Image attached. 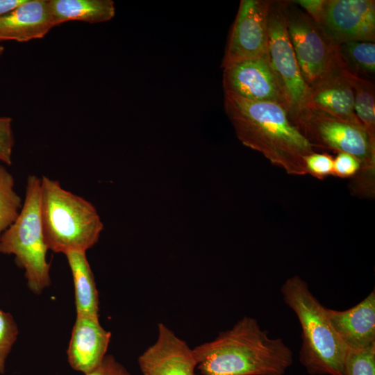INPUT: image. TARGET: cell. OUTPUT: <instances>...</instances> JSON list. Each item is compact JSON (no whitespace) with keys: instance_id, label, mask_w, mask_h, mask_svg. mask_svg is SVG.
I'll return each instance as SVG.
<instances>
[{"instance_id":"cell-1","label":"cell","mask_w":375,"mask_h":375,"mask_svg":"<svg viewBox=\"0 0 375 375\" xmlns=\"http://www.w3.org/2000/svg\"><path fill=\"white\" fill-rule=\"evenodd\" d=\"M224 109L244 146L260 153L288 174H307L304 160L315 152L314 147L292 123L283 106L224 92Z\"/></svg>"},{"instance_id":"cell-2","label":"cell","mask_w":375,"mask_h":375,"mask_svg":"<svg viewBox=\"0 0 375 375\" xmlns=\"http://www.w3.org/2000/svg\"><path fill=\"white\" fill-rule=\"evenodd\" d=\"M193 351L201 375H285L293 361L283 340L269 337L249 316Z\"/></svg>"},{"instance_id":"cell-3","label":"cell","mask_w":375,"mask_h":375,"mask_svg":"<svg viewBox=\"0 0 375 375\" xmlns=\"http://www.w3.org/2000/svg\"><path fill=\"white\" fill-rule=\"evenodd\" d=\"M285 304L296 315L301 329L299 360L310 375H345L349 349L333 329L324 308L299 276L281 288Z\"/></svg>"},{"instance_id":"cell-4","label":"cell","mask_w":375,"mask_h":375,"mask_svg":"<svg viewBox=\"0 0 375 375\" xmlns=\"http://www.w3.org/2000/svg\"><path fill=\"white\" fill-rule=\"evenodd\" d=\"M40 181V212L48 249L64 254L86 252L103 229L95 207L62 188L58 181L42 176Z\"/></svg>"},{"instance_id":"cell-5","label":"cell","mask_w":375,"mask_h":375,"mask_svg":"<svg viewBox=\"0 0 375 375\" xmlns=\"http://www.w3.org/2000/svg\"><path fill=\"white\" fill-rule=\"evenodd\" d=\"M40 178L29 175L25 199L16 220L0 238V253L14 255L24 270L27 285L35 294L51 285L50 263L40 212Z\"/></svg>"},{"instance_id":"cell-6","label":"cell","mask_w":375,"mask_h":375,"mask_svg":"<svg viewBox=\"0 0 375 375\" xmlns=\"http://www.w3.org/2000/svg\"><path fill=\"white\" fill-rule=\"evenodd\" d=\"M294 124L314 147L354 156L360 164L354 177L375 182V140L362 124L310 110H303Z\"/></svg>"},{"instance_id":"cell-7","label":"cell","mask_w":375,"mask_h":375,"mask_svg":"<svg viewBox=\"0 0 375 375\" xmlns=\"http://www.w3.org/2000/svg\"><path fill=\"white\" fill-rule=\"evenodd\" d=\"M288 38L308 88L344 67L338 45L292 1H285Z\"/></svg>"},{"instance_id":"cell-8","label":"cell","mask_w":375,"mask_h":375,"mask_svg":"<svg viewBox=\"0 0 375 375\" xmlns=\"http://www.w3.org/2000/svg\"><path fill=\"white\" fill-rule=\"evenodd\" d=\"M267 35L269 62L284 93L288 116L294 124L303 109L308 87L302 77L288 38L285 1H272Z\"/></svg>"},{"instance_id":"cell-9","label":"cell","mask_w":375,"mask_h":375,"mask_svg":"<svg viewBox=\"0 0 375 375\" xmlns=\"http://www.w3.org/2000/svg\"><path fill=\"white\" fill-rule=\"evenodd\" d=\"M272 1L242 0L222 67L268 54L267 22Z\"/></svg>"},{"instance_id":"cell-10","label":"cell","mask_w":375,"mask_h":375,"mask_svg":"<svg viewBox=\"0 0 375 375\" xmlns=\"http://www.w3.org/2000/svg\"><path fill=\"white\" fill-rule=\"evenodd\" d=\"M222 67L224 92L253 101L275 102L287 110L286 99L268 54L230 62Z\"/></svg>"},{"instance_id":"cell-11","label":"cell","mask_w":375,"mask_h":375,"mask_svg":"<svg viewBox=\"0 0 375 375\" xmlns=\"http://www.w3.org/2000/svg\"><path fill=\"white\" fill-rule=\"evenodd\" d=\"M319 24L336 44L375 40L374 0H326Z\"/></svg>"},{"instance_id":"cell-12","label":"cell","mask_w":375,"mask_h":375,"mask_svg":"<svg viewBox=\"0 0 375 375\" xmlns=\"http://www.w3.org/2000/svg\"><path fill=\"white\" fill-rule=\"evenodd\" d=\"M138 362L143 375H196L197 365L193 349L162 323L156 342Z\"/></svg>"},{"instance_id":"cell-13","label":"cell","mask_w":375,"mask_h":375,"mask_svg":"<svg viewBox=\"0 0 375 375\" xmlns=\"http://www.w3.org/2000/svg\"><path fill=\"white\" fill-rule=\"evenodd\" d=\"M303 110L318 111L362 124L354 112L353 90L344 66L308 88Z\"/></svg>"},{"instance_id":"cell-14","label":"cell","mask_w":375,"mask_h":375,"mask_svg":"<svg viewBox=\"0 0 375 375\" xmlns=\"http://www.w3.org/2000/svg\"><path fill=\"white\" fill-rule=\"evenodd\" d=\"M110 338L99 319L76 315L67 351L71 367L84 374L97 369L106 356Z\"/></svg>"},{"instance_id":"cell-15","label":"cell","mask_w":375,"mask_h":375,"mask_svg":"<svg viewBox=\"0 0 375 375\" xmlns=\"http://www.w3.org/2000/svg\"><path fill=\"white\" fill-rule=\"evenodd\" d=\"M328 318L349 349L375 344V290L360 302L345 310L326 308Z\"/></svg>"},{"instance_id":"cell-16","label":"cell","mask_w":375,"mask_h":375,"mask_svg":"<svg viewBox=\"0 0 375 375\" xmlns=\"http://www.w3.org/2000/svg\"><path fill=\"white\" fill-rule=\"evenodd\" d=\"M54 26L49 0H25L0 17V41L40 39Z\"/></svg>"},{"instance_id":"cell-17","label":"cell","mask_w":375,"mask_h":375,"mask_svg":"<svg viewBox=\"0 0 375 375\" xmlns=\"http://www.w3.org/2000/svg\"><path fill=\"white\" fill-rule=\"evenodd\" d=\"M74 286L76 315L99 319V294L85 251L66 253Z\"/></svg>"},{"instance_id":"cell-18","label":"cell","mask_w":375,"mask_h":375,"mask_svg":"<svg viewBox=\"0 0 375 375\" xmlns=\"http://www.w3.org/2000/svg\"><path fill=\"white\" fill-rule=\"evenodd\" d=\"M49 3L55 26L67 21L101 23L115 14L111 0H49Z\"/></svg>"},{"instance_id":"cell-19","label":"cell","mask_w":375,"mask_h":375,"mask_svg":"<svg viewBox=\"0 0 375 375\" xmlns=\"http://www.w3.org/2000/svg\"><path fill=\"white\" fill-rule=\"evenodd\" d=\"M338 49L340 58L348 72L367 80L374 76V42H349L338 44Z\"/></svg>"},{"instance_id":"cell-20","label":"cell","mask_w":375,"mask_h":375,"mask_svg":"<svg viewBox=\"0 0 375 375\" xmlns=\"http://www.w3.org/2000/svg\"><path fill=\"white\" fill-rule=\"evenodd\" d=\"M353 90L354 112L369 136L375 140V90L372 81L349 72Z\"/></svg>"},{"instance_id":"cell-21","label":"cell","mask_w":375,"mask_h":375,"mask_svg":"<svg viewBox=\"0 0 375 375\" xmlns=\"http://www.w3.org/2000/svg\"><path fill=\"white\" fill-rule=\"evenodd\" d=\"M22 205L21 197L15 190L13 176L0 165V238L16 220Z\"/></svg>"},{"instance_id":"cell-22","label":"cell","mask_w":375,"mask_h":375,"mask_svg":"<svg viewBox=\"0 0 375 375\" xmlns=\"http://www.w3.org/2000/svg\"><path fill=\"white\" fill-rule=\"evenodd\" d=\"M345 375H375V344L349 350Z\"/></svg>"},{"instance_id":"cell-23","label":"cell","mask_w":375,"mask_h":375,"mask_svg":"<svg viewBox=\"0 0 375 375\" xmlns=\"http://www.w3.org/2000/svg\"><path fill=\"white\" fill-rule=\"evenodd\" d=\"M17 324L8 312L0 309V374L5 372L6 359L17 340Z\"/></svg>"},{"instance_id":"cell-24","label":"cell","mask_w":375,"mask_h":375,"mask_svg":"<svg viewBox=\"0 0 375 375\" xmlns=\"http://www.w3.org/2000/svg\"><path fill=\"white\" fill-rule=\"evenodd\" d=\"M307 174L319 179L333 176V158L328 153L313 152L305 158Z\"/></svg>"},{"instance_id":"cell-25","label":"cell","mask_w":375,"mask_h":375,"mask_svg":"<svg viewBox=\"0 0 375 375\" xmlns=\"http://www.w3.org/2000/svg\"><path fill=\"white\" fill-rule=\"evenodd\" d=\"M12 119L0 117V161L10 165L14 146V137L11 127Z\"/></svg>"},{"instance_id":"cell-26","label":"cell","mask_w":375,"mask_h":375,"mask_svg":"<svg viewBox=\"0 0 375 375\" xmlns=\"http://www.w3.org/2000/svg\"><path fill=\"white\" fill-rule=\"evenodd\" d=\"M360 167V162L354 156L346 153H338L333 158V176L351 178L357 174Z\"/></svg>"},{"instance_id":"cell-27","label":"cell","mask_w":375,"mask_h":375,"mask_svg":"<svg viewBox=\"0 0 375 375\" xmlns=\"http://www.w3.org/2000/svg\"><path fill=\"white\" fill-rule=\"evenodd\" d=\"M85 375H131V374L113 356L106 355L97 369Z\"/></svg>"},{"instance_id":"cell-28","label":"cell","mask_w":375,"mask_h":375,"mask_svg":"<svg viewBox=\"0 0 375 375\" xmlns=\"http://www.w3.org/2000/svg\"><path fill=\"white\" fill-rule=\"evenodd\" d=\"M317 23L319 24L323 14L326 0H296L292 1Z\"/></svg>"},{"instance_id":"cell-29","label":"cell","mask_w":375,"mask_h":375,"mask_svg":"<svg viewBox=\"0 0 375 375\" xmlns=\"http://www.w3.org/2000/svg\"><path fill=\"white\" fill-rule=\"evenodd\" d=\"M24 1L25 0H0V17L10 12Z\"/></svg>"},{"instance_id":"cell-30","label":"cell","mask_w":375,"mask_h":375,"mask_svg":"<svg viewBox=\"0 0 375 375\" xmlns=\"http://www.w3.org/2000/svg\"><path fill=\"white\" fill-rule=\"evenodd\" d=\"M4 48L3 46L0 45V56L3 53Z\"/></svg>"}]
</instances>
